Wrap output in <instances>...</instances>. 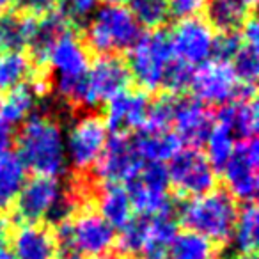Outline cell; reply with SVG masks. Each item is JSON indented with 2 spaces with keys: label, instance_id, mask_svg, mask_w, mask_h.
I'll return each mask as SVG.
<instances>
[{
  "label": "cell",
  "instance_id": "obj_1",
  "mask_svg": "<svg viewBox=\"0 0 259 259\" xmlns=\"http://www.w3.org/2000/svg\"><path fill=\"white\" fill-rule=\"evenodd\" d=\"M27 170L36 176L57 178L66 170L64 134L55 119L34 114L23 122L18 135V153Z\"/></svg>",
  "mask_w": 259,
  "mask_h": 259
},
{
  "label": "cell",
  "instance_id": "obj_2",
  "mask_svg": "<svg viewBox=\"0 0 259 259\" xmlns=\"http://www.w3.org/2000/svg\"><path fill=\"white\" fill-rule=\"evenodd\" d=\"M48 64L55 73V89L62 100L76 107H94L87 87L89 54L73 32H66L52 48Z\"/></svg>",
  "mask_w": 259,
  "mask_h": 259
},
{
  "label": "cell",
  "instance_id": "obj_3",
  "mask_svg": "<svg viewBox=\"0 0 259 259\" xmlns=\"http://www.w3.org/2000/svg\"><path fill=\"white\" fill-rule=\"evenodd\" d=\"M236 217V201L224 190L192 197L180 208V219L187 231L201 234L215 245L231 240Z\"/></svg>",
  "mask_w": 259,
  "mask_h": 259
},
{
  "label": "cell",
  "instance_id": "obj_4",
  "mask_svg": "<svg viewBox=\"0 0 259 259\" xmlns=\"http://www.w3.org/2000/svg\"><path fill=\"white\" fill-rule=\"evenodd\" d=\"M54 236L57 248L71 257H101L115 245V229L94 211H83L57 224Z\"/></svg>",
  "mask_w": 259,
  "mask_h": 259
},
{
  "label": "cell",
  "instance_id": "obj_5",
  "mask_svg": "<svg viewBox=\"0 0 259 259\" xmlns=\"http://www.w3.org/2000/svg\"><path fill=\"white\" fill-rule=\"evenodd\" d=\"M142 27L124 6H103L91 16L85 43L100 55L130 50L142 36Z\"/></svg>",
  "mask_w": 259,
  "mask_h": 259
},
{
  "label": "cell",
  "instance_id": "obj_6",
  "mask_svg": "<svg viewBox=\"0 0 259 259\" xmlns=\"http://www.w3.org/2000/svg\"><path fill=\"white\" fill-rule=\"evenodd\" d=\"M174 61L170 50L169 34L163 30L142 34L139 41L130 48L128 71L130 76L146 91H158L163 87L167 69Z\"/></svg>",
  "mask_w": 259,
  "mask_h": 259
},
{
  "label": "cell",
  "instance_id": "obj_7",
  "mask_svg": "<svg viewBox=\"0 0 259 259\" xmlns=\"http://www.w3.org/2000/svg\"><path fill=\"white\" fill-rule=\"evenodd\" d=\"M195 100L202 105H224L243 98H255V87H243L238 82L229 62L208 61L192 73L190 85Z\"/></svg>",
  "mask_w": 259,
  "mask_h": 259
},
{
  "label": "cell",
  "instance_id": "obj_8",
  "mask_svg": "<svg viewBox=\"0 0 259 259\" xmlns=\"http://www.w3.org/2000/svg\"><path fill=\"white\" fill-rule=\"evenodd\" d=\"M124 188L134 211H139L142 217H156L172 211L165 163H144L137 176L130 180Z\"/></svg>",
  "mask_w": 259,
  "mask_h": 259
},
{
  "label": "cell",
  "instance_id": "obj_9",
  "mask_svg": "<svg viewBox=\"0 0 259 259\" xmlns=\"http://www.w3.org/2000/svg\"><path fill=\"white\" fill-rule=\"evenodd\" d=\"M169 185L183 197H199L217 187V170L197 148L181 149L167 167Z\"/></svg>",
  "mask_w": 259,
  "mask_h": 259
},
{
  "label": "cell",
  "instance_id": "obj_10",
  "mask_svg": "<svg viewBox=\"0 0 259 259\" xmlns=\"http://www.w3.org/2000/svg\"><path fill=\"white\" fill-rule=\"evenodd\" d=\"M107 141L108 130L103 119L94 114L82 115L69 128L68 137H64L66 162L80 172L93 169L96 167Z\"/></svg>",
  "mask_w": 259,
  "mask_h": 259
},
{
  "label": "cell",
  "instance_id": "obj_11",
  "mask_svg": "<svg viewBox=\"0 0 259 259\" xmlns=\"http://www.w3.org/2000/svg\"><path fill=\"white\" fill-rule=\"evenodd\" d=\"M169 43L174 59L195 69L213 59L215 32L199 16L180 20L170 30Z\"/></svg>",
  "mask_w": 259,
  "mask_h": 259
},
{
  "label": "cell",
  "instance_id": "obj_12",
  "mask_svg": "<svg viewBox=\"0 0 259 259\" xmlns=\"http://www.w3.org/2000/svg\"><path fill=\"white\" fill-rule=\"evenodd\" d=\"M259 165V146L255 139L240 141L234 153L224 165L222 174L229 195L234 201L254 202L259 188L257 178Z\"/></svg>",
  "mask_w": 259,
  "mask_h": 259
},
{
  "label": "cell",
  "instance_id": "obj_13",
  "mask_svg": "<svg viewBox=\"0 0 259 259\" xmlns=\"http://www.w3.org/2000/svg\"><path fill=\"white\" fill-rule=\"evenodd\" d=\"M66 188L57 178L34 176L25 181L15 201L16 215L23 224H39L50 220Z\"/></svg>",
  "mask_w": 259,
  "mask_h": 259
},
{
  "label": "cell",
  "instance_id": "obj_14",
  "mask_svg": "<svg viewBox=\"0 0 259 259\" xmlns=\"http://www.w3.org/2000/svg\"><path fill=\"white\" fill-rule=\"evenodd\" d=\"M144 162L139 156L134 139L124 134H114L107 141L96 163V174L103 183H128L142 169Z\"/></svg>",
  "mask_w": 259,
  "mask_h": 259
},
{
  "label": "cell",
  "instance_id": "obj_15",
  "mask_svg": "<svg viewBox=\"0 0 259 259\" xmlns=\"http://www.w3.org/2000/svg\"><path fill=\"white\" fill-rule=\"evenodd\" d=\"M128 66L114 55H101L89 66L87 71V87L94 107L98 103H108L112 98L124 93L130 85Z\"/></svg>",
  "mask_w": 259,
  "mask_h": 259
},
{
  "label": "cell",
  "instance_id": "obj_16",
  "mask_svg": "<svg viewBox=\"0 0 259 259\" xmlns=\"http://www.w3.org/2000/svg\"><path fill=\"white\" fill-rule=\"evenodd\" d=\"M213 122L215 117L208 110V107L195 98H183L174 103L170 126H174V134L180 137L183 144H188V148H197L204 144Z\"/></svg>",
  "mask_w": 259,
  "mask_h": 259
},
{
  "label": "cell",
  "instance_id": "obj_17",
  "mask_svg": "<svg viewBox=\"0 0 259 259\" xmlns=\"http://www.w3.org/2000/svg\"><path fill=\"white\" fill-rule=\"evenodd\" d=\"M149 98L144 91H130L117 94L107 103L105 124L114 134H128L132 130H141L149 110Z\"/></svg>",
  "mask_w": 259,
  "mask_h": 259
},
{
  "label": "cell",
  "instance_id": "obj_18",
  "mask_svg": "<svg viewBox=\"0 0 259 259\" xmlns=\"http://www.w3.org/2000/svg\"><path fill=\"white\" fill-rule=\"evenodd\" d=\"M57 250L54 233L41 224H22L11 236L13 259H55Z\"/></svg>",
  "mask_w": 259,
  "mask_h": 259
},
{
  "label": "cell",
  "instance_id": "obj_19",
  "mask_svg": "<svg viewBox=\"0 0 259 259\" xmlns=\"http://www.w3.org/2000/svg\"><path fill=\"white\" fill-rule=\"evenodd\" d=\"M69 20L64 15L61 8L57 9H48L43 13L41 18H37L36 29L30 37V57L37 66H45L50 57L52 48L55 47L59 39L69 32Z\"/></svg>",
  "mask_w": 259,
  "mask_h": 259
},
{
  "label": "cell",
  "instance_id": "obj_20",
  "mask_svg": "<svg viewBox=\"0 0 259 259\" xmlns=\"http://www.w3.org/2000/svg\"><path fill=\"white\" fill-rule=\"evenodd\" d=\"M217 122H222L224 126L233 132V135L240 141H250L257 134V103L255 98H243L234 100L231 103L220 107L219 114L215 115Z\"/></svg>",
  "mask_w": 259,
  "mask_h": 259
},
{
  "label": "cell",
  "instance_id": "obj_21",
  "mask_svg": "<svg viewBox=\"0 0 259 259\" xmlns=\"http://www.w3.org/2000/svg\"><path fill=\"white\" fill-rule=\"evenodd\" d=\"M134 142L139 156L144 163L170 162L183 149V142L180 141V137L172 130H163V132L139 130Z\"/></svg>",
  "mask_w": 259,
  "mask_h": 259
},
{
  "label": "cell",
  "instance_id": "obj_22",
  "mask_svg": "<svg viewBox=\"0 0 259 259\" xmlns=\"http://www.w3.org/2000/svg\"><path fill=\"white\" fill-rule=\"evenodd\" d=\"M36 22L37 16L34 13H22L15 9L0 13V52H22L29 47Z\"/></svg>",
  "mask_w": 259,
  "mask_h": 259
},
{
  "label": "cell",
  "instance_id": "obj_23",
  "mask_svg": "<svg viewBox=\"0 0 259 259\" xmlns=\"http://www.w3.org/2000/svg\"><path fill=\"white\" fill-rule=\"evenodd\" d=\"M252 6L250 0H208L204 8L208 25L220 34L236 32L250 18Z\"/></svg>",
  "mask_w": 259,
  "mask_h": 259
},
{
  "label": "cell",
  "instance_id": "obj_24",
  "mask_svg": "<svg viewBox=\"0 0 259 259\" xmlns=\"http://www.w3.org/2000/svg\"><path fill=\"white\" fill-rule=\"evenodd\" d=\"M98 215L107 220L114 229L124 227L130 220L134 219V208L130 202V195L122 185L117 183H103L98 192Z\"/></svg>",
  "mask_w": 259,
  "mask_h": 259
},
{
  "label": "cell",
  "instance_id": "obj_25",
  "mask_svg": "<svg viewBox=\"0 0 259 259\" xmlns=\"http://www.w3.org/2000/svg\"><path fill=\"white\" fill-rule=\"evenodd\" d=\"M27 181V169L16 153L0 155V213L15 204Z\"/></svg>",
  "mask_w": 259,
  "mask_h": 259
},
{
  "label": "cell",
  "instance_id": "obj_26",
  "mask_svg": "<svg viewBox=\"0 0 259 259\" xmlns=\"http://www.w3.org/2000/svg\"><path fill=\"white\" fill-rule=\"evenodd\" d=\"M149 219L148 241L144 245L141 257L142 259H167V248H169L172 238L176 236L178 227L172 211L162 213Z\"/></svg>",
  "mask_w": 259,
  "mask_h": 259
},
{
  "label": "cell",
  "instance_id": "obj_27",
  "mask_svg": "<svg viewBox=\"0 0 259 259\" xmlns=\"http://www.w3.org/2000/svg\"><path fill=\"white\" fill-rule=\"evenodd\" d=\"M37 96L39 94L29 83L4 93V96L0 98V117L11 126L25 122L32 115Z\"/></svg>",
  "mask_w": 259,
  "mask_h": 259
},
{
  "label": "cell",
  "instance_id": "obj_28",
  "mask_svg": "<svg viewBox=\"0 0 259 259\" xmlns=\"http://www.w3.org/2000/svg\"><path fill=\"white\" fill-rule=\"evenodd\" d=\"M259 234V213L255 202H245L241 209H238L234 229L231 234L233 247L238 254H254L257 247Z\"/></svg>",
  "mask_w": 259,
  "mask_h": 259
},
{
  "label": "cell",
  "instance_id": "obj_29",
  "mask_svg": "<svg viewBox=\"0 0 259 259\" xmlns=\"http://www.w3.org/2000/svg\"><path fill=\"white\" fill-rule=\"evenodd\" d=\"M217 245L192 231L176 233L167 248V259H217Z\"/></svg>",
  "mask_w": 259,
  "mask_h": 259
},
{
  "label": "cell",
  "instance_id": "obj_30",
  "mask_svg": "<svg viewBox=\"0 0 259 259\" xmlns=\"http://www.w3.org/2000/svg\"><path fill=\"white\" fill-rule=\"evenodd\" d=\"M32 78V62L22 52L0 54V93L25 85Z\"/></svg>",
  "mask_w": 259,
  "mask_h": 259
},
{
  "label": "cell",
  "instance_id": "obj_31",
  "mask_svg": "<svg viewBox=\"0 0 259 259\" xmlns=\"http://www.w3.org/2000/svg\"><path fill=\"white\" fill-rule=\"evenodd\" d=\"M206 158L211 163L215 170H222L227 160L233 156L234 148H236V137L233 135L227 126L222 122H213L211 130H209L208 137H206Z\"/></svg>",
  "mask_w": 259,
  "mask_h": 259
},
{
  "label": "cell",
  "instance_id": "obj_32",
  "mask_svg": "<svg viewBox=\"0 0 259 259\" xmlns=\"http://www.w3.org/2000/svg\"><path fill=\"white\" fill-rule=\"evenodd\" d=\"M148 231H149L148 217L132 219L124 227L119 229V234L115 236L119 250L126 255H141L142 250H144L146 241H148Z\"/></svg>",
  "mask_w": 259,
  "mask_h": 259
},
{
  "label": "cell",
  "instance_id": "obj_33",
  "mask_svg": "<svg viewBox=\"0 0 259 259\" xmlns=\"http://www.w3.org/2000/svg\"><path fill=\"white\" fill-rule=\"evenodd\" d=\"M259 47H252L241 41L240 48L231 59V68H233L234 75H236L238 82L243 87H255V80L259 75Z\"/></svg>",
  "mask_w": 259,
  "mask_h": 259
},
{
  "label": "cell",
  "instance_id": "obj_34",
  "mask_svg": "<svg viewBox=\"0 0 259 259\" xmlns=\"http://www.w3.org/2000/svg\"><path fill=\"white\" fill-rule=\"evenodd\" d=\"M130 13L141 27L158 29L169 18L167 0H128Z\"/></svg>",
  "mask_w": 259,
  "mask_h": 259
},
{
  "label": "cell",
  "instance_id": "obj_35",
  "mask_svg": "<svg viewBox=\"0 0 259 259\" xmlns=\"http://www.w3.org/2000/svg\"><path fill=\"white\" fill-rule=\"evenodd\" d=\"M174 100L172 96H162L156 98L153 103H149L148 117L141 130H151V132H163L170 130L172 124V114H174Z\"/></svg>",
  "mask_w": 259,
  "mask_h": 259
},
{
  "label": "cell",
  "instance_id": "obj_36",
  "mask_svg": "<svg viewBox=\"0 0 259 259\" xmlns=\"http://www.w3.org/2000/svg\"><path fill=\"white\" fill-rule=\"evenodd\" d=\"M192 73H194V68H190V66H187L185 62L174 59V61L170 62L169 69H167L163 87H165L167 91H170V93H181V91H185L190 85Z\"/></svg>",
  "mask_w": 259,
  "mask_h": 259
},
{
  "label": "cell",
  "instance_id": "obj_37",
  "mask_svg": "<svg viewBox=\"0 0 259 259\" xmlns=\"http://www.w3.org/2000/svg\"><path fill=\"white\" fill-rule=\"evenodd\" d=\"M241 45V39L236 32H226L215 36V45H213V61L231 62L234 54L238 52Z\"/></svg>",
  "mask_w": 259,
  "mask_h": 259
},
{
  "label": "cell",
  "instance_id": "obj_38",
  "mask_svg": "<svg viewBox=\"0 0 259 259\" xmlns=\"http://www.w3.org/2000/svg\"><path fill=\"white\" fill-rule=\"evenodd\" d=\"M208 0H167L169 4V15L178 20H187L199 16L206 8Z\"/></svg>",
  "mask_w": 259,
  "mask_h": 259
},
{
  "label": "cell",
  "instance_id": "obj_39",
  "mask_svg": "<svg viewBox=\"0 0 259 259\" xmlns=\"http://www.w3.org/2000/svg\"><path fill=\"white\" fill-rule=\"evenodd\" d=\"M96 6L98 0H66L61 9L68 16L69 22H83L93 16Z\"/></svg>",
  "mask_w": 259,
  "mask_h": 259
},
{
  "label": "cell",
  "instance_id": "obj_40",
  "mask_svg": "<svg viewBox=\"0 0 259 259\" xmlns=\"http://www.w3.org/2000/svg\"><path fill=\"white\" fill-rule=\"evenodd\" d=\"M240 39L247 45H252V47H259V27L255 18H248L245 22V25L241 27V34H240Z\"/></svg>",
  "mask_w": 259,
  "mask_h": 259
},
{
  "label": "cell",
  "instance_id": "obj_41",
  "mask_svg": "<svg viewBox=\"0 0 259 259\" xmlns=\"http://www.w3.org/2000/svg\"><path fill=\"white\" fill-rule=\"evenodd\" d=\"M13 144V126L0 117V155L8 153Z\"/></svg>",
  "mask_w": 259,
  "mask_h": 259
},
{
  "label": "cell",
  "instance_id": "obj_42",
  "mask_svg": "<svg viewBox=\"0 0 259 259\" xmlns=\"http://www.w3.org/2000/svg\"><path fill=\"white\" fill-rule=\"evenodd\" d=\"M25 6L30 9V13H45L48 9H52V6L55 4V0H23Z\"/></svg>",
  "mask_w": 259,
  "mask_h": 259
},
{
  "label": "cell",
  "instance_id": "obj_43",
  "mask_svg": "<svg viewBox=\"0 0 259 259\" xmlns=\"http://www.w3.org/2000/svg\"><path fill=\"white\" fill-rule=\"evenodd\" d=\"M6 238H8V222L4 217H0V245L6 243Z\"/></svg>",
  "mask_w": 259,
  "mask_h": 259
},
{
  "label": "cell",
  "instance_id": "obj_44",
  "mask_svg": "<svg viewBox=\"0 0 259 259\" xmlns=\"http://www.w3.org/2000/svg\"><path fill=\"white\" fill-rule=\"evenodd\" d=\"M105 6H122V4H126L128 0H101Z\"/></svg>",
  "mask_w": 259,
  "mask_h": 259
},
{
  "label": "cell",
  "instance_id": "obj_45",
  "mask_svg": "<svg viewBox=\"0 0 259 259\" xmlns=\"http://www.w3.org/2000/svg\"><path fill=\"white\" fill-rule=\"evenodd\" d=\"M16 0H0V9H8L9 6L15 4Z\"/></svg>",
  "mask_w": 259,
  "mask_h": 259
},
{
  "label": "cell",
  "instance_id": "obj_46",
  "mask_svg": "<svg viewBox=\"0 0 259 259\" xmlns=\"http://www.w3.org/2000/svg\"><path fill=\"white\" fill-rule=\"evenodd\" d=\"M238 259H257V257H255V254H240Z\"/></svg>",
  "mask_w": 259,
  "mask_h": 259
},
{
  "label": "cell",
  "instance_id": "obj_47",
  "mask_svg": "<svg viewBox=\"0 0 259 259\" xmlns=\"http://www.w3.org/2000/svg\"><path fill=\"white\" fill-rule=\"evenodd\" d=\"M94 259H117V257H115V255H101V257H94Z\"/></svg>",
  "mask_w": 259,
  "mask_h": 259
},
{
  "label": "cell",
  "instance_id": "obj_48",
  "mask_svg": "<svg viewBox=\"0 0 259 259\" xmlns=\"http://www.w3.org/2000/svg\"><path fill=\"white\" fill-rule=\"evenodd\" d=\"M250 2H252V4H255V0H250Z\"/></svg>",
  "mask_w": 259,
  "mask_h": 259
},
{
  "label": "cell",
  "instance_id": "obj_49",
  "mask_svg": "<svg viewBox=\"0 0 259 259\" xmlns=\"http://www.w3.org/2000/svg\"><path fill=\"white\" fill-rule=\"evenodd\" d=\"M66 259H76V257H66Z\"/></svg>",
  "mask_w": 259,
  "mask_h": 259
}]
</instances>
